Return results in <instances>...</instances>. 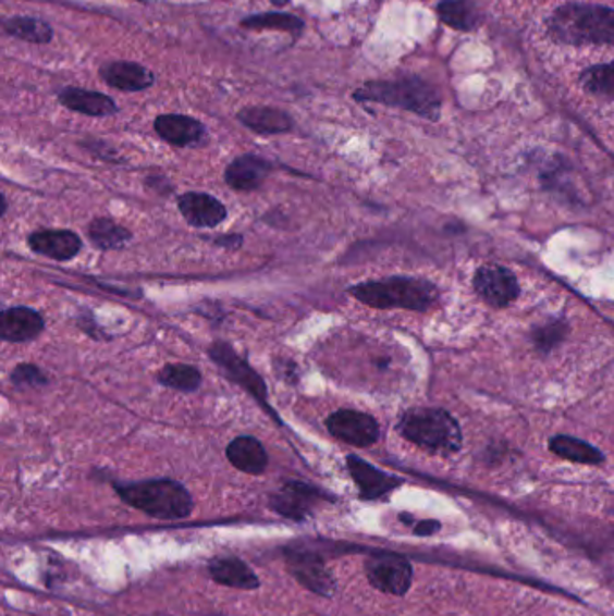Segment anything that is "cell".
Instances as JSON below:
<instances>
[{
  "label": "cell",
  "mask_w": 614,
  "mask_h": 616,
  "mask_svg": "<svg viewBox=\"0 0 614 616\" xmlns=\"http://www.w3.org/2000/svg\"><path fill=\"white\" fill-rule=\"evenodd\" d=\"M547 33L563 46H614V8L566 2L548 16Z\"/></svg>",
  "instance_id": "6da1fadb"
},
{
  "label": "cell",
  "mask_w": 614,
  "mask_h": 616,
  "mask_svg": "<svg viewBox=\"0 0 614 616\" xmlns=\"http://www.w3.org/2000/svg\"><path fill=\"white\" fill-rule=\"evenodd\" d=\"M346 293L366 307L377 310L402 308L412 312H427L437 307L442 293L437 283L427 278L390 276L368 280L348 287Z\"/></svg>",
  "instance_id": "7a4b0ae2"
},
{
  "label": "cell",
  "mask_w": 614,
  "mask_h": 616,
  "mask_svg": "<svg viewBox=\"0 0 614 616\" xmlns=\"http://www.w3.org/2000/svg\"><path fill=\"white\" fill-rule=\"evenodd\" d=\"M359 103H380L407 110L423 120L438 121L442 115V96L434 85L420 76H401L395 79L368 82L354 93Z\"/></svg>",
  "instance_id": "3957f363"
},
{
  "label": "cell",
  "mask_w": 614,
  "mask_h": 616,
  "mask_svg": "<svg viewBox=\"0 0 614 616\" xmlns=\"http://www.w3.org/2000/svg\"><path fill=\"white\" fill-rule=\"evenodd\" d=\"M396 431L429 455H456L464 447L458 418L443 408H412L402 412Z\"/></svg>",
  "instance_id": "277c9868"
},
{
  "label": "cell",
  "mask_w": 614,
  "mask_h": 616,
  "mask_svg": "<svg viewBox=\"0 0 614 616\" xmlns=\"http://www.w3.org/2000/svg\"><path fill=\"white\" fill-rule=\"evenodd\" d=\"M114 491L126 505L156 519L177 521L193 513V497L188 489L170 478L114 483Z\"/></svg>",
  "instance_id": "5b68a950"
},
{
  "label": "cell",
  "mask_w": 614,
  "mask_h": 616,
  "mask_svg": "<svg viewBox=\"0 0 614 616\" xmlns=\"http://www.w3.org/2000/svg\"><path fill=\"white\" fill-rule=\"evenodd\" d=\"M208 356L214 365L219 366L228 381L249 393L261 408L266 409L272 418H277L278 423H282V418L278 417L277 411H272L271 404H269V392H267L263 377L249 365V360L238 356V352L225 341H213L209 345Z\"/></svg>",
  "instance_id": "8992f818"
},
{
  "label": "cell",
  "mask_w": 614,
  "mask_h": 616,
  "mask_svg": "<svg viewBox=\"0 0 614 616\" xmlns=\"http://www.w3.org/2000/svg\"><path fill=\"white\" fill-rule=\"evenodd\" d=\"M474 293L483 304L492 308H506L514 304L520 294L516 272L500 263H487L474 272Z\"/></svg>",
  "instance_id": "52a82bcc"
},
{
  "label": "cell",
  "mask_w": 614,
  "mask_h": 616,
  "mask_svg": "<svg viewBox=\"0 0 614 616\" xmlns=\"http://www.w3.org/2000/svg\"><path fill=\"white\" fill-rule=\"evenodd\" d=\"M327 431L333 439L341 440L352 447L366 449L380 440V423L370 412L357 409H337L324 420Z\"/></svg>",
  "instance_id": "ba28073f"
},
{
  "label": "cell",
  "mask_w": 614,
  "mask_h": 616,
  "mask_svg": "<svg viewBox=\"0 0 614 616\" xmlns=\"http://www.w3.org/2000/svg\"><path fill=\"white\" fill-rule=\"evenodd\" d=\"M286 569L292 577L312 593L321 596H333L337 582L329 566L312 550L288 549L285 552Z\"/></svg>",
  "instance_id": "9c48e42d"
},
{
  "label": "cell",
  "mask_w": 614,
  "mask_h": 616,
  "mask_svg": "<svg viewBox=\"0 0 614 616\" xmlns=\"http://www.w3.org/2000/svg\"><path fill=\"white\" fill-rule=\"evenodd\" d=\"M365 571L370 584L388 595H406L413 584L412 563L401 555H371L365 563Z\"/></svg>",
  "instance_id": "30bf717a"
},
{
  "label": "cell",
  "mask_w": 614,
  "mask_h": 616,
  "mask_svg": "<svg viewBox=\"0 0 614 616\" xmlns=\"http://www.w3.org/2000/svg\"><path fill=\"white\" fill-rule=\"evenodd\" d=\"M321 502H330L329 494L319 491L318 486L308 485L305 481H286L285 485L271 496L272 510L294 521L307 519Z\"/></svg>",
  "instance_id": "8fae6325"
},
{
  "label": "cell",
  "mask_w": 614,
  "mask_h": 616,
  "mask_svg": "<svg viewBox=\"0 0 614 616\" xmlns=\"http://www.w3.org/2000/svg\"><path fill=\"white\" fill-rule=\"evenodd\" d=\"M157 136L162 141L177 148L206 147L209 141L208 128L202 121L195 120L192 115L162 114L154 121Z\"/></svg>",
  "instance_id": "7c38bea8"
},
{
  "label": "cell",
  "mask_w": 614,
  "mask_h": 616,
  "mask_svg": "<svg viewBox=\"0 0 614 616\" xmlns=\"http://www.w3.org/2000/svg\"><path fill=\"white\" fill-rule=\"evenodd\" d=\"M346 467H348L352 480L359 489L360 500H366V502L382 500L404 483L398 476L388 475L357 455H349L346 458Z\"/></svg>",
  "instance_id": "4fadbf2b"
},
{
  "label": "cell",
  "mask_w": 614,
  "mask_h": 616,
  "mask_svg": "<svg viewBox=\"0 0 614 616\" xmlns=\"http://www.w3.org/2000/svg\"><path fill=\"white\" fill-rule=\"evenodd\" d=\"M46 330V319L33 307H8L0 313V337L4 343H27Z\"/></svg>",
  "instance_id": "5bb4252c"
},
{
  "label": "cell",
  "mask_w": 614,
  "mask_h": 616,
  "mask_svg": "<svg viewBox=\"0 0 614 616\" xmlns=\"http://www.w3.org/2000/svg\"><path fill=\"white\" fill-rule=\"evenodd\" d=\"M183 219L198 230H213L228 219V208L213 195L188 192L177 199Z\"/></svg>",
  "instance_id": "9a60e30c"
},
{
  "label": "cell",
  "mask_w": 614,
  "mask_h": 616,
  "mask_svg": "<svg viewBox=\"0 0 614 616\" xmlns=\"http://www.w3.org/2000/svg\"><path fill=\"white\" fill-rule=\"evenodd\" d=\"M27 246L40 257L69 261L78 257L84 242L78 233L69 230H38L27 236Z\"/></svg>",
  "instance_id": "2e32d148"
},
{
  "label": "cell",
  "mask_w": 614,
  "mask_h": 616,
  "mask_svg": "<svg viewBox=\"0 0 614 616\" xmlns=\"http://www.w3.org/2000/svg\"><path fill=\"white\" fill-rule=\"evenodd\" d=\"M272 162L256 153H244L228 164L224 172L225 184L235 192H255L271 175Z\"/></svg>",
  "instance_id": "e0dca14e"
},
{
  "label": "cell",
  "mask_w": 614,
  "mask_h": 616,
  "mask_svg": "<svg viewBox=\"0 0 614 616\" xmlns=\"http://www.w3.org/2000/svg\"><path fill=\"white\" fill-rule=\"evenodd\" d=\"M99 76L112 89L123 93H142L156 84V74L142 63L115 60L99 69Z\"/></svg>",
  "instance_id": "ac0fdd59"
},
{
  "label": "cell",
  "mask_w": 614,
  "mask_h": 616,
  "mask_svg": "<svg viewBox=\"0 0 614 616\" xmlns=\"http://www.w3.org/2000/svg\"><path fill=\"white\" fill-rule=\"evenodd\" d=\"M240 123L260 136H274V134H286L294 131L296 121L285 110L277 107H245L240 110Z\"/></svg>",
  "instance_id": "d6986e66"
},
{
  "label": "cell",
  "mask_w": 614,
  "mask_h": 616,
  "mask_svg": "<svg viewBox=\"0 0 614 616\" xmlns=\"http://www.w3.org/2000/svg\"><path fill=\"white\" fill-rule=\"evenodd\" d=\"M209 575L217 584L236 588V590L253 591L260 588L258 575L250 569L245 560L238 559L235 555L225 557H214L209 560Z\"/></svg>",
  "instance_id": "ffe728a7"
},
{
  "label": "cell",
  "mask_w": 614,
  "mask_h": 616,
  "mask_svg": "<svg viewBox=\"0 0 614 616\" xmlns=\"http://www.w3.org/2000/svg\"><path fill=\"white\" fill-rule=\"evenodd\" d=\"M225 456L235 469L242 470L245 475L260 476L269 467V455L260 440L250 434H240L236 436L228 449Z\"/></svg>",
  "instance_id": "44dd1931"
},
{
  "label": "cell",
  "mask_w": 614,
  "mask_h": 616,
  "mask_svg": "<svg viewBox=\"0 0 614 616\" xmlns=\"http://www.w3.org/2000/svg\"><path fill=\"white\" fill-rule=\"evenodd\" d=\"M58 101L65 109L90 115V118H109L120 112V107L110 96L101 95L96 90L79 89V87H65L58 93Z\"/></svg>",
  "instance_id": "7402d4cb"
},
{
  "label": "cell",
  "mask_w": 614,
  "mask_h": 616,
  "mask_svg": "<svg viewBox=\"0 0 614 616\" xmlns=\"http://www.w3.org/2000/svg\"><path fill=\"white\" fill-rule=\"evenodd\" d=\"M548 449L558 458L573 461V464L597 467V465H602L605 461V455L599 447H594L586 440L572 436V434H555L548 440Z\"/></svg>",
  "instance_id": "603a6c76"
},
{
  "label": "cell",
  "mask_w": 614,
  "mask_h": 616,
  "mask_svg": "<svg viewBox=\"0 0 614 616\" xmlns=\"http://www.w3.org/2000/svg\"><path fill=\"white\" fill-rule=\"evenodd\" d=\"M437 11L440 22L456 32H476L483 21L476 0H442Z\"/></svg>",
  "instance_id": "cb8c5ba5"
},
{
  "label": "cell",
  "mask_w": 614,
  "mask_h": 616,
  "mask_svg": "<svg viewBox=\"0 0 614 616\" xmlns=\"http://www.w3.org/2000/svg\"><path fill=\"white\" fill-rule=\"evenodd\" d=\"M90 244L99 251H120L131 244L132 231L107 217H98L87 225Z\"/></svg>",
  "instance_id": "d4e9b609"
},
{
  "label": "cell",
  "mask_w": 614,
  "mask_h": 616,
  "mask_svg": "<svg viewBox=\"0 0 614 616\" xmlns=\"http://www.w3.org/2000/svg\"><path fill=\"white\" fill-rule=\"evenodd\" d=\"M572 332V324L564 318H550L542 323H537L530 330V343L536 348L537 354L542 357L550 356L557 350L567 340V335Z\"/></svg>",
  "instance_id": "484cf974"
},
{
  "label": "cell",
  "mask_w": 614,
  "mask_h": 616,
  "mask_svg": "<svg viewBox=\"0 0 614 616\" xmlns=\"http://www.w3.org/2000/svg\"><path fill=\"white\" fill-rule=\"evenodd\" d=\"M240 26L249 32H283L291 33L297 38L303 33L305 22L291 13H261V15L245 16Z\"/></svg>",
  "instance_id": "4316f807"
},
{
  "label": "cell",
  "mask_w": 614,
  "mask_h": 616,
  "mask_svg": "<svg viewBox=\"0 0 614 616\" xmlns=\"http://www.w3.org/2000/svg\"><path fill=\"white\" fill-rule=\"evenodd\" d=\"M157 382L168 390H175L181 393H195L202 386V371L198 370L197 366L183 365V362H175V365H167L157 373Z\"/></svg>",
  "instance_id": "83f0119b"
},
{
  "label": "cell",
  "mask_w": 614,
  "mask_h": 616,
  "mask_svg": "<svg viewBox=\"0 0 614 616\" xmlns=\"http://www.w3.org/2000/svg\"><path fill=\"white\" fill-rule=\"evenodd\" d=\"M4 32L32 44H49L54 37L48 22L37 16H11L4 21Z\"/></svg>",
  "instance_id": "f1b7e54d"
},
{
  "label": "cell",
  "mask_w": 614,
  "mask_h": 616,
  "mask_svg": "<svg viewBox=\"0 0 614 616\" xmlns=\"http://www.w3.org/2000/svg\"><path fill=\"white\" fill-rule=\"evenodd\" d=\"M582 89L599 100L614 101V62L597 63L584 69L578 78Z\"/></svg>",
  "instance_id": "f546056e"
},
{
  "label": "cell",
  "mask_w": 614,
  "mask_h": 616,
  "mask_svg": "<svg viewBox=\"0 0 614 616\" xmlns=\"http://www.w3.org/2000/svg\"><path fill=\"white\" fill-rule=\"evenodd\" d=\"M10 381L16 387H42L48 386L49 377L46 371L40 370L37 365L22 362L10 373Z\"/></svg>",
  "instance_id": "4dcf8cb0"
},
{
  "label": "cell",
  "mask_w": 614,
  "mask_h": 616,
  "mask_svg": "<svg viewBox=\"0 0 614 616\" xmlns=\"http://www.w3.org/2000/svg\"><path fill=\"white\" fill-rule=\"evenodd\" d=\"M206 241L209 244H213V246L222 247L225 251H236L244 244V236L235 233V235H219L214 236V238H206Z\"/></svg>",
  "instance_id": "1f68e13d"
},
{
  "label": "cell",
  "mask_w": 614,
  "mask_h": 616,
  "mask_svg": "<svg viewBox=\"0 0 614 616\" xmlns=\"http://www.w3.org/2000/svg\"><path fill=\"white\" fill-rule=\"evenodd\" d=\"M440 528H442V522L437 521V519H423V521L415 522L413 533L420 535V538H427V535H434V533L440 532Z\"/></svg>",
  "instance_id": "d6a6232c"
},
{
  "label": "cell",
  "mask_w": 614,
  "mask_h": 616,
  "mask_svg": "<svg viewBox=\"0 0 614 616\" xmlns=\"http://www.w3.org/2000/svg\"><path fill=\"white\" fill-rule=\"evenodd\" d=\"M271 2L272 4L280 5V8H282V5L288 4L291 0H271Z\"/></svg>",
  "instance_id": "836d02e7"
},
{
  "label": "cell",
  "mask_w": 614,
  "mask_h": 616,
  "mask_svg": "<svg viewBox=\"0 0 614 616\" xmlns=\"http://www.w3.org/2000/svg\"><path fill=\"white\" fill-rule=\"evenodd\" d=\"M5 211H8V200H5V195H2V217H4Z\"/></svg>",
  "instance_id": "e575fe53"
}]
</instances>
